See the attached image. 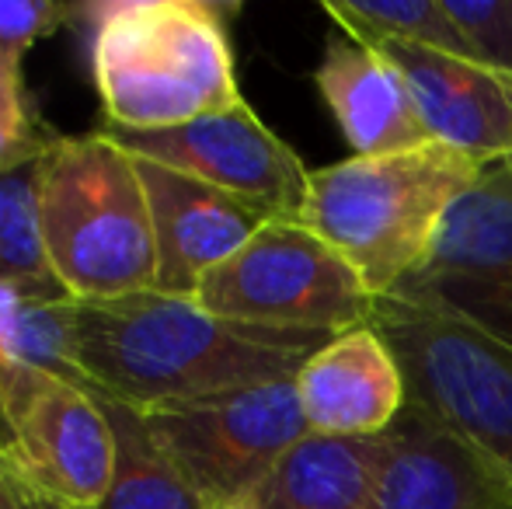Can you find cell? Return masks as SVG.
Wrapping results in <instances>:
<instances>
[{
    "label": "cell",
    "instance_id": "1",
    "mask_svg": "<svg viewBox=\"0 0 512 509\" xmlns=\"http://www.w3.org/2000/svg\"><path fill=\"white\" fill-rule=\"evenodd\" d=\"M335 335L227 321L192 297L74 300L67 360L77 384L126 408L168 405L297 377Z\"/></svg>",
    "mask_w": 512,
    "mask_h": 509
},
{
    "label": "cell",
    "instance_id": "2",
    "mask_svg": "<svg viewBox=\"0 0 512 509\" xmlns=\"http://www.w3.org/2000/svg\"><path fill=\"white\" fill-rule=\"evenodd\" d=\"M91 74L105 126L168 129L244 105L230 7L206 0L91 4Z\"/></svg>",
    "mask_w": 512,
    "mask_h": 509
},
{
    "label": "cell",
    "instance_id": "3",
    "mask_svg": "<svg viewBox=\"0 0 512 509\" xmlns=\"http://www.w3.org/2000/svg\"><path fill=\"white\" fill-rule=\"evenodd\" d=\"M481 168L436 140L387 157H345L310 168L297 224L335 248L373 300H387L425 262L446 213Z\"/></svg>",
    "mask_w": 512,
    "mask_h": 509
},
{
    "label": "cell",
    "instance_id": "4",
    "mask_svg": "<svg viewBox=\"0 0 512 509\" xmlns=\"http://www.w3.org/2000/svg\"><path fill=\"white\" fill-rule=\"evenodd\" d=\"M42 234L49 265L74 300L157 290L154 217L140 168L102 129L60 136L46 154Z\"/></svg>",
    "mask_w": 512,
    "mask_h": 509
},
{
    "label": "cell",
    "instance_id": "5",
    "mask_svg": "<svg viewBox=\"0 0 512 509\" xmlns=\"http://www.w3.org/2000/svg\"><path fill=\"white\" fill-rule=\"evenodd\" d=\"M370 321L405 367L408 401L446 422L512 503V349L401 300H377Z\"/></svg>",
    "mask_w": 512,
    "mask_h": 509
},
{
    "label": "cell",
    "instance_id": "6",
    "mask_svg": "<svg viewBox=\"0 0 512 509\" xmlns=\"http://www.w3.org/2000/svg\"><path fill=\"white\" fill-rule=\"evenodd\" d=\"M133 412L157 454L216 509L248 503L279 457L310 433L297 377Z\"/></svg>",
    "mask_w": 512,
    "mask_h": 509
},
{
    "label": "cell",
    "instance_id": "7",
    "mask_svg": "<svg viewBox=\"0 0 512 509\" xmlns=\"http://www.w3.org/2000/svg\"><path fill=\"white\" fill-rule=\"evenodd\" d=\"M192 300L227 321L321 335L366 325L377 307L356 269L297 220H269Z\"/></svg>",
    "mask_w": 512,
    "mask_h": 509
},
{
    "label": "cell",
    "instance_id": "8",
    "mask_svg": "<svg viewBox=\"0 0 512 509\" xmlns=\"http://www.w3.org/2000/svg\"><path fill=\"white\" fill-rule=\"evenodd\" d=\"M0 436L56 509H95L112 489L115 426L105 401L70 377L0 360Z\"/></svg>",
    "mask_w": 512,
    "mask_h": 509
},
{
    "label": "cell",
    "instance_id": "9",
    "mask_svg": "<svg viewBox=\"0 0 512 509\" xmlns=\"http://www.w3.org/2000/svg\"><path fill=\"white\" fill-rule=\"evenodd\" d=\"M512 349V161L485 164L425 262L391 293Z\"/></svg>",
    "mask_w": 512,
    "mask_h": 509
},
{
    "label": "cell",
    "instance_id": "10",
    "mask_svg": "<svg viewBox=\"0 0 512 509\" xmlns=\"http://www.w3.org/2000/svg\"><path fill=\"white\" fill-rule=\"evenodd\" d=\"M102 133L133 157L244 199L272 220H300L310 168L251 112L248 102L168 129L133 133L102 126Z\"/></svg>",
    "mask_w": 512,
    "mask_h": 509
},
{
    "label": "cell",
    "instance_id": "11",
    "mask_svg": "<svg viewBox=\"0 0 512 509\" xmlns=\"http://www.w3.org/2000/svg\"><path fill=\"white\" fill-rule=\"evenodd\" d=\"M157 241V293L196 297L199 283L237 255L265 224L269 213L227 192L178 175L154 161L136 157Z\"/></svg>",
    "mask_w": 512,
    "mask_h": 509
},
{
    "label": "cell",
    "instance_id": "12",
    "mask_svg": "<svg viewBox=\"0 0 512 509\" xmlns=\"http://www.w3.org/2000/svg\"><path fill=\"white\" fill-rule=\"evenodd\" d=\"M377 49L405 74L432 140L478 164L512 161V74L408 42Z\"/></svg>",
    "mask_w": 512,
    "mask_h": 509
},
{
    "label": "cell",
    "instance_id": "13",
    "mask_svg": "<svg viewBox=\"0 0 512 509\" xmlns=\"http://www.w3.org/2000/svg\"><path fill=\"white\" fill-rule=\"evenodd\" d=\"M310 433L380 436L408 408V377L373 321L338 332L297 374Z\"/></svg>",
    "mask_w": 512,
    "mask_h": 509
},
{
    "label": "cell",
    "instance_id": "14",
    "mask_svg": "<svg viewBox=\"0 0 512 509\" xmlns=\"http://www.w3.org/2000/svg\"><path fill=\"white\" fill-rule=\"evenodd\" d=\"M384 464L370 509H502L512 506L485 461L432 412L408 401L384 433Z\"/></svg>",
    "mask_w": 512,
    "mask_h": 509
},
{
    "label": "cell",
    "instance_id": "15",
    "mask_svg": "<svg viewBox=\"0 0 512 509\" xmlns=\"http://www.w3.org/2000/svg\"><path fill=\"white\" fill-rule=\"evenodd\" d=\"M314 84L349 140L352 157H387L432 143L405 74L377 46L352 39L342 28L324 46Z\"/></svg>",
    "mask_w": 512,
    "mask_h": 509
},
{
    "label": "cell",
    "instance_id": "16",
    "mask_svg": "<svg viewBox=\"0 0 512 509\" xmlns=\"http://www.w3.org/2000/svg\"><path fill=\"white\" fill-rule=\"evenodd\" d=\"M384 450V433H307L279 457L248 503L255 509H370Z\"/></svg>",
    "mask_w": 512,
    "mask_h": 509
},
{
    "label": "cell",
    "instance_id": "17",
    "mask_svg": "<svg viewBox=\"0 0 512 509\" xmlns=\"http://www.w3.org/2000/svg\"><path fill=\"white\" fill-rule=\"evenodd\" d=\"M102 401L115 426L119 457H115L112 489L95 509H216L157 454L133 408L108 398Z\"/></svg>",
    "mask_w": 512,
    "mask_h": 509
},
{
    "label": "cell",
    "instance_id": "18",
    "mask_svg": "<svg viewBox=\"0 0 512 509\" xmlns=\"http://www.w3.org/2000/svg\"><path fill=\"white\" fill-rule=\"evenodd\" d=\"M42 164L46 157L0 175V279L46 293H67L46 255Z\"/></svg>",
    "mask_w": 512,
    "mask_h": 509
},
{
    "label": "cell",
    "instance_id": "19",
    "mask_svg": "<svg viewBox=\"0 0 512 509\" xmlns=\"http://www.w3.org/2000/svg\"><path fill=\"white\" fill-rule=\"evenodd\" d=\"M324 14L366 46L408 42L471 60L464 35L446 11V0H328Z\"/></svg>",
    "mask_w": 512,
    "mask_h": 509
},
{
    "label": "cell",
    "instance_id": "20",
    "mask_svg": "<svg viewBox=\"0 0 512 509\" xmlns=\"http://www.w3.org/2000/svg\"><path fill=\"white\" fill-rule=\"evenodd\" d=\"M70 293H46L0 279V360L32 363L74 381L67 360Z\"/></svg>",
    "mask_w": 512,
    "mask_h": 509
},
{
    "label": "cell",
    "instance_id": "21",
    "mask_svg": "<svg viewBox=\"0 0 512 509\" xmlns=\"http://www.w3.org/2000/svg\"><path fill=\"white\" fill-rule=\"evenodd\" d=\"M60 133H53L35 112L25 88L18 60L0 56V175L18 164L39 161L56 147Z\"/></svg>",
    "mask_w": 512,
    "mask_h": 509
},
{
    "label": "cell",
    "instance_id": "22",
    "mask_svg": "<svg viewBox=\"0 0 512 509\" xmlns=\"http://www.w3.org/2000/svg\"><path fill=\"white\" fill-rule=\"evenodd\" d=\"M471 60L512 74V0H446Z\"/></svg>",
    "mask_w": 512,
    "mask_h": 509
},
{
    "label": "cell",
    "instance_id": "23",
    "mask_svg": "<svg viewBox=\"0 0 512 509\" xmlns=\"http://www.w3.org/2000/svg\"><path fill=\"white\" fill-rule=\"evenodd\" d=\"M81 14H88V7L63 0H0V56L21 63L35 42L56 35Z\"/></svg>",
    "mask_w": 512,
    "mask_h": 509
},
{
    "label": "cell",
    "instance_id": "24",
    "mask_svg": "<svg viewBox=\"0 0 512 509\" xmlns=\"http://www.w3.org/2000/svg\"><path fill=\"white\" fill-rule=\"evenodd\" d=\"M0 509H56L18 471V464L11 461V454L4 447V436H0Z\"/></svg>",
    "mask_w": 512,
    "mask_h": 509
},
{
    "label": "cell",
    "instance_id": "25",
    "mask_svg": "<svg viewBox=\"0 0 512 509\" xmlns=\"http://www.w3.org/2000/svg\"><path fill=\"white\" fill-rule=\"evenodd\" d=\"M220 509H255L251 503H230V506H220Z\"/></svg>",
    "mask_w": 512,
    "mask_h": 509
},
{
    "label": "cell",
    "instance_id": "26",
    "mask_svg": "<svg viewBox=\"0 0 512 509\" xmlns=\"http://www.w3.org/2000/svg\"><path fill=\"white\" fill-rule=\"evenodd\" d=\"M502 509H512V506H502Z\"/></svg>",
    "mask_w": 512,
    "mask_h": 509
}]
</instances>
